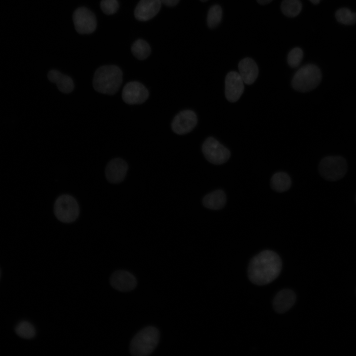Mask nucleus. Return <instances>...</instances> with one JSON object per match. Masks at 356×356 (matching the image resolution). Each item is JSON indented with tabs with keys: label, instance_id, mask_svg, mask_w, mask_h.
Returning a JSON list of instances; mask_svg holds the SVG:
<instances>
[{
	"label": "nucleus",
	"instance_id": "18",
	"mask_svg": "<svg viewBox=\"0 0 356 356\" xmlns=\"http://www.w3.org/2000/svg\"><path fill=\"white\" fill-rule=\"evenodd\" d=\"M226 203V195L222 190H216L206 195L203 199L204 206L210 209L217 210L222 208Z\"/></svg>",
	"mask_w": 356,
	"mask_h": 356
},
{
	"label": "nucleus",
	"instance_id": "17",
	"mask_svg": "<svg viewBox=\"0 0 356 356\" xmlns=\"http://www.w3.org/2000/svg\"><path fill=\"white\" fill-rule=\"evenodd\" d=\"M47 77L48 80L55 83L59 90L63 93H69L74 89V82L71 78L56 70L49 71Z\"/></svg>",
	"mask_w": 356,
	"mask_h": 356
},
{
	"label": "nucleus",
	"instance_id": "30",
	"mask_svg": "<svg viewBox=\"0 0 356 356\" xmlns=\"http://www.w3.org/2000/svg\"><path fill=\"white\" fill-rule=\"evenodd\" d=\"M201 0L202 1H207V0Z\"/></svg>",
	"mask_w": 356,
	"mask_h": 356
},
{
	"label": "nucleus",
	"instance_id": "23",
	"mask_svg": "<svg viewBox=\"0 0 356 356\" xmlns=\"http://www.w3.org/2000/svg\"><path fill=\"white\" fill-rule=\"evenodd\" d=\"M335 17L338 22L344 24L352 25L356 23V13L347 8H341L337 10Z\"/></svg>",
	"mask_w": 356,
	"mask_h": 356
},
{
	"label": "nucleus",
	"instance_id": "25",
	"mask_svg": "<svg viewBox=\"0 0 356 356\" xmlns=\"http://www.w3.org/2000/svg\"><path fill=\"white\" fill-rule=\"evenodd\" d=\"M303 57V52L299 47L293 48L288 53L287 61L289 65L292 68L298 67Z\"/></svg>",
	"mask_w": 356,
	"mask_h": 356
},
{
	"label": "nucleus",
	"instance_id": "26",
	"mask_svg": "<svg viewBox=\"0 0 356 356\" xmlns=\"http://www.w3.org/2000/svg\"><path fill=\"white\" fill-rule=\"evenodd\" d=\"M100 7L104 13L110 15L117 11L119 4L117 0H102Z\"/></svg>",
	"mask_w": 356,
	"mask_h": 356
},
{
	"label": "nucleus",
	"instance_id": "20",
	"mask_svg": "<svg viewBox=\"0 0 356 356\" xmlns=\"http://www.w3.org/2000/svg\"><path fill=\"white\" fill-rule=\"evenodd\" d=\"M302 5L299 0H283L281 10L286 16L294 17L301 11Z\"/></svg>",
	"mask_w": 356,
	"mask_h": 356
},
{
	"label": "nucleus",
	"instance_id": "8",
	"mask_svg": "<svg viewBox=\"0 0 356 356\" xmlns=\"http://www.w3.org/2000/svg\"><path fill=\"white\" fill-rule=\"evenodd\" d=\"M73 19L75 29L80 34L92 33L96 27V21L93 13L85 7H80L74 12Z\"/></svg>",
	"mask_w": 356,
	"mask_h": 356
},
{
	"label": "nucleus",
	"instance_id": "11",
	"mask_svg": "<svg viewBox=\"0 0 356 356\" xmlns=\"http://www.w3.org/2000/svg\"><path fill=\"white\" fill-rule=\"evenodd\" d=\"M244 82L239 73L231 71L227 73L225 80V94L231 102L237 101L244 91Z\"/></svg>",
	"mask_w": 356,
	"mask_h": 356
},
{
	"label": "nucleus",
	"instance_id": "3",
	"mask_svg": "<svg viewBox=\"0 0 356 356\" xmlns=\"http://www.w3.org/2000/svg\"><path fill=\"white\" fill-rule=\"evenodd\" d=\"M159 339V332L156 328L149 326L142 329L131 341V353L135 356L150 355L156 347Z\"/></svg>",
	"mask_w": 356,
	"mask_h": 356
},
{
	"label": "nucleus",
	"instance_id": "19",
	"mask_svg": "<svg viewBox=\"0 0 356 356\" xmlns=\"http://www.w3.org/2000/svg\"><path fill=\"white\" fill-rule=\"evenodd\" d=\"M272 189L278 192L288 190L291 185L290 177L285 173L277 172L274 174L270 179Z\"/></svg>",
	"mask_w": 356,
	"mask_h": 356
},
{
	"label": "nucleus",
	"instance_id": "24",
	"mask_svg": "<svg viewBox=\"0 0 356 356\" xmlns=\"http://www.w3.org/2000/svg\"><path fill=\"white\" fill-rule=\"evenodd\" d=\"M222 9L219 5H214L209 9L207 15V24L210 28L216 27L221 22Z\"/></svg>",
	"mask_w": 356,
	"mask_h": 356
},
{
	"label": "nucleus",
	"instance_id": "2",
	"mask_svg": "<svg viewBox=\"0 0 356 356\" xmlns=\"http://www.w3.org/2000/svg\"><path fill=\"white\" fill-rule=\"evenodd\" d=\"M123 81L121 70L116 65H105L98 68L93 78V86L98 92L114 94L120 88Z\"/></svg>",
	"mask_w": 356,
	"mask_h": 356
},
{
	"label": "nucleus",
	"instance_id": "31",
	"mask_svg": "<svg viewBox=\"0 0 356 356\" xmlns=\"http://www.w3.org/2000/svg\"><path fill=\"white\" fill-rule=\"evenodd\" d=\"M0 275H1V271H0Z\"/></svg>",
	"mask_w": 356,
	"mask_h": 356
},
{
	"label": "nucleus",
	"instance_id": "1",
	"mask_svg": "<svg viewBox=\"0 0 356 356\" xmlns=\"http://www.w3.org/2000/svg\"><path fill=\"white\" fill-rule=\"evenodd\" d=\"M281 267V260L277 253L271 250H264L251 260L248 276L255 284L266 285L277 277Z\"/></svg>",
	"mask_w": 356,
	"mask_h": 356
},
{
	"label": "nucleus",
	"instance_id": "4",
	"mask_svg": "<svg viewBox=\"0 0 356 356\" xmlns=\"http://www.w3.org/2000/svg\"><path fill=\"white\" fill-rule=\"evenodd\" d=\"M321 73L314 64H307L300 68L294 74L292 86L294 89L307 92L315 89L320 83Z\"/></svg>",
	"mask_w": 356,
	"mask_h": 356
},
{
	"label": "nucleus",
	"instance_id": "12",
	"mask_svg": "<svg viewBox=\"0 0 356 356\" xmlns=\"http://www.w3.org/2000/svg\"><path fill=\"white\" fill-rule=\"evenodd\" d=\"M128 169L127 163L121 158L111 160L107 165L105 173L107 180L112 183L121 182L125 178Z\"/></svg>",
	"mask_w": 356,
	"mask_h": 356
},
{
	"label": "nucleus",
	"instance_id": "9",
	"mask_svg": "<svg viewBox=\"0 0 356 356\" xmlns=\"http://www.w3.org/2000/svg\"><path fill=\"white\" fill-rule=\"evenodd\" d=\"M148 92L141 83L133 81L125 85L122 91L123 100L129 104L144 102L148 97Z\"/></svg>",
	"mask_w": 356,
	"mask_h": 356
},
{
	"label": "nucleus",
	"instance_id": "29",
	"mask_svg": "<svg viewBox=\"0 0 356 356\" xmlns=\"http://www.w3.org/2000/svg\"><path fill=\"white\" fill-rule=\"evenodd\" d=\"M313 4H318L320 0H310Z\"/></svg>",
	"mask_w": 356,
	"mask_h": 356
},
{
	"label": "nucleus",
	"instance_id": "21",
	"mask_svg": "<svg viewBox=\"0 0 356 356\" xmlns=\"http://www.w3.org/2000/svg\"><path fill=\"white\" fill-rule=\"evenodd\" d=\"M132 51L137 59L143 60L150 54L151 49L148 44L141 39L136 40L132 46Z\"/></svg>",
	"mask_w": 356,
	"mask_h": 356
},
{
	"label": "nucleus",
	"instance_id": "6",
	"mask_svg": "<svg viewBox=\"0 0 356 356\" xmlns=\"http://www.w3.org/2000/svg\"><path fill=\"white\" fill-rule=\"evenodd\" d=\"M54 213L61 222L70 223L74 222L79 215V207L75 199L64 194L58 197L54 205Z\"/></svg>",
	"mask_w": 356,
	"mask_h": 356
},
{
	"label": "nucleus",
	"instance_id": "14",
	"mask_svg": "<svg viewBox=\"0 0 356 356\" xmlns=\"http://www.w3.org/2000/svg\"><path fill=\"white\" fill-rule=\"evenodd\" d=\"M110 284L117 290L129 291L135 287L137 282L135 277L130 272L125 270H117L111 275Z\"/></svg>",
	"mask_w": 356,
	"mask_h": 356
},
{
	"label": "nucleus",
	"instance_id": "7",
	"mask_svg": "<svg viewBox=\"0 0 356 356\" xmlns=\"http://www.w3.org/2000/svg\"><path fill=\"white\" fill-rule=\"evenodd\" d=\"M202 151L206 159L215 165H221L229 158V150L215 138H207L202 145Z\"/></svg>",
	"mask_w": 356,
	"mask_h": 356
},
{
	"label": "nucleus",
	"instance_id": "16",
	"mask_svg": "<svg viewBox=\"0 0 356 356\" xmlns=\"http://www.w3.org/2000/svg\"><path fill=\"white\" fill-rule=\"evenodd\" d=\"M239 74L244 83L251 85L254 83L258 75V67L255 61L251 58L242 59L239 63Z\"/></svg>",
	"mask_w": 356,
	"mask_h": 356
},
{
	"label": "nucleus",
	"instance_id": "10",
	"mask_svg": "<svg viewBox=\"0 0 356 356\" xmlns=\"http://www.w3.org/2000/svg\"><path fill=\"white\" fill-rule=\"evenodd\" d=\"M197 122V116L193 111L184 110L175 116L172 123V128L175 133L183 134L191 131Z\"/></svg>",
	"mask_w": 356,
	"mask_h": 356
},
{
	"label": "nucleus",
	"instance_id": "27",
	"mask_svg": "<svg viewBox=\"0 0 356 356\" xmlns=\"http://www.w3.org/2000/svg\"><path fill=\"white\" fill-rule=\"evenodd\" d=\"M161 3L168 6H174L176 5L179 1V0H160Z\"/></svg>",
	"mask_w": 356,
	"mask_h": 356
},
{
	"label": "nucleus",
	"instance_id": "15",
	"mask_svg": "<svg viewBox=\"0 0 356 356\" xmlns=\"http://www.w3.org/2000/svg\"><path fill=\"white\" fill-rule=\"evenodd\" d=\"M296 299L295 294L292 290L288 289L282 290L273 299L274 310L279 313L285 312L293 306Z\"/></svg>",
	"mask_w": 356,
	"mask_h": 356
},
{
	"label": "nucleus",
	"instance_id": "22",
	"mask_svg": "<svg viewBox=\"0 0 356 356\" xmlns=\"http://www.w3.org/2000/svg\"><path fill=\"white\" fill-rule=\"evenodd\" d=\"M15 331L17 335L24 339H31L36 335L35 327L27 321L20 322L16 326Z\"/></svg>",
	"mask_w": 356,
	"mask_h": 356
},
{
	"label": "nucleus",
	"instance_id": "13",
	"mask_svg": "<svg viewBox=\"0 0 356 356\" xmlns=\"http://www.w3.org/2000/svg\"><path fill=\"white\" fill-rule=\"evenodd\" d=\"M161 4L160 0H140L135 8L134 16L140 21L149 20L158 13Z\"/></svg>",
	"mask_w": 356,
	"mask_h": 356
},
{
	"label": "nucleus",
	"instance_id": "28",
	"mask_svg": "<svg viewBox=\"0 0 356 356\" xmlns=\"http://www.w3.org/2000/svg\"><path fill=\"white\" fill-rule=\"evenodd\" d=\"M272 0H257L258 2L261 4H266L270 2Z\"/></svg>",
	"mask_w": 356,
	"mask_h": 356
},
{
	"label": "nucleus",
	"instance_id": "5",
	"mask_svg": "<svg viewBox=\"0 0 356 356\" xmlns=\"http://www.w3.org/2000/svg\"><path fill=\"white\" fill-rule=\"evenodd\" d=\"M348 169L344 158L338 156H330L323 158L319 163L320 175L329 181H336L344 177Z\"/></svg>",
	"mask_w": 356,
	"mask_h": 356
}]
</instances>
